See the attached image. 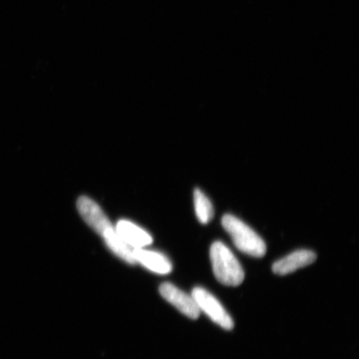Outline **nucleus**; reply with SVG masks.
<instances>
[{
	"label": "nucleus",
	"instance_id": "obj_1",
	"mask_svg": "<svg viewBox=\"0 0 359 359\" xmlns=\"http://www.w3.org/2000/svg\"><path fill=\"white\" fill-rule=\"evenodd\" d=\"M210 258L217 280L226 286L240 285L245 279V272L235 255L221 241L210 247Z\"/></svg>",
	"mask_w": 359,
	"mask_h": 359
},
{
	"label": "nucleus",
	"instance_id": "obj_2",
	"mask_svg": "<svg viewBox=\"0 0 359 359\" xmlns=\"http://www.w3.org/2000/svg\"><path fill=\"white\" fill-rule=\"evenodd\" d=\"M222 224L241 252L257 258H262L266 255V245L262 238L241 219L232 215H224Z\"/></svg>",
	"mask_w": 359,
	"mask_h": 359
},
{
	"label": "nucleus",
	"instance_id": "obj_3",
	"mask_svg": "<svg viewBox=\"0 0 359 359\" xmlns=\"http://www.w3.org/2000/svg\"><path fill=\"white\" fill-rule=\"evenodd\" d=\"M191 296L200 311H203L215 324L226 330H231L234 327L231 317L210 292L201 287H196L192 290Z\"/></svg>",
	"mask_w": 359,
	"mask_h": 359
},
{
	"label": "nucleus",
	"instance_id": "obj_4",
	"mask_svg": "<svg viewBox=\"0 0 359 359\" xmlns=\"http://www.w3.org/2000/svg\"><path fill=\"white\" fill-rule=\"evenodd\" d=\"M77 208L85 222L102 237L115 228L100 206L88 197L81 196L77 201Z\"/></svg>",
	"mask_w": 359,
	"mask_h": 359
},
{
	"label": "nucleus",
	"instance_id": "obj_5",
	"mask_svg": "<svg viewBox=\"0 0 359 359\" xmlns=\"http://www.w3.org/2000/svg\"><path fill=\"white\" fill-rule=\"evenodd\" d=\"M160 294L173 306L191 320H196L200 316V309L197 307L195 299L191 295L177 288L170 283H164L160 286Z\"/></svg>",
	"mask_w": 359,
	"mask_h": 359
},
{
	"label": "nucleus",
	"instance_id": "obj_6",
	"mask_svg": "<svg viewBox=\"0 0 359 359\" xmlns=\"http://www.w3.org/2000/svg\"><path fill=\"white\" fill-rule=\"evenodd\" d=\"M317 255L313 251L300 250L278 260L273 264L272 271L278 276H285L300 268L309 266L316 262Z\"/></svg>",
	"mask_w": 359,
	"mask_h": 359
},
{
	"label": "nucleus",
	"instance_id": "obj_7",
	"mask_svg": "<svg viewBox=\"0 0 359 359\" xmlns=\"http://www.w3.org/2000/svg\"><path fill=\"white\" fill-rule=\"evenodd\" d=\"M135 262L140 263L151 271L167 275L172 271V264L165 255L143 248H134Z\"/></svg>",
	"mask_w": 359,
	"mask_h": 359
},
{
	"label": "nucleus",
	"instance_id": "obj_8",
	"mask_svg": "<svg viewBox=\"0 0 359 359\" xmlns=\"http://www.w3.org/2000/svg\"><path fill=\"white\" fill-rule=\"evenodd\" d=\"M115 229L121 238L133 249L144 248L154 241L147 231L128 221H119Z\"/></svg>",
	"mask_w": 359,
	"mask_h": 359
},
{
	"label": "nucleus",
	"instance_id": "obj_9",
	"mask_svg": "<svg viewBox=\"0 0 359 359\" xmlns=\"http://www.w3.org/2000/svg\"><path fill=\"white\" fill-rule=\"evenodd\" d=\"M102 238L107 247L119 258L128 264L136 263L133 257V249L121 238L115 228Z\"/></svg>",
	"mask_w": 359,
	"mask_h": 359
},
{
	"label": "nucleus",
	"instance_id": "obj_10",
	"mask_svg": "<svg viewBox=\"0 0 359 359\" xmlns=\"http://www.w3.org/2000/svg\"><path fill=\"white\" fill-rule=\"evenodd\" d=\"M194 203L197 219L201 224H208L214 217L212 202L200 189L194 191Z\"/></svg>",
	"mask_w": 359,
	"mask_h": 359
}]
</instances>
